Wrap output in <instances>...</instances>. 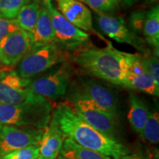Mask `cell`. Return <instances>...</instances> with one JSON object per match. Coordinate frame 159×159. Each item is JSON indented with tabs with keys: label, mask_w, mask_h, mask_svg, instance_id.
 I'll use <instances>...</instances> for the list:
<instances>
[{
	"label": "cell",
	"mask_w": 159,
	"mask_h": 159,
	"mask_svg": "<svg viewBox=\"0 0 159 159\" xmlns=\"http://www.w3.org/2000/svg\"><path fill=\"white\" fill-rule=\"evenodd\" d=\"M32 49L55 42V33L49 10L41 7L39 19L32 33Z\"/></svg>",
	"instance_id": "cell-15"
},
{
	"label": "cell",
	"mask_w": 159,
	"mask_h": 159,
	"mask_svg": "<svg viewBox=\"0 0 159 159\" xmlns=\"http://www.w3.org/2000/svg\"><path fill=\"white\" fill-rule=\"evenodd\" d=\"M31 81L30 78L20 77L16 71L0 75V103L19 105L44 99L30 91Z\"/></svg>",
	"instance_id": "cell-7"
},
{
	"label": "cell",
	"mask_w": 159,
	"mask_h": 159,
	"mask_svg": "<svg viewBox=\"0 0 159 159\" xmlns=\"http://www.w3.org/2000/svg\"><path fill=\"white\" fill-rule=\"evenodd\" d=\"M119 159H152V156L146 152L138 151L136 152H130Z\"/></svg>",
	"instance_id": "cell-29"
},
{
	"label": "cell",
	"mask_w": 159,
	"mask_h": 159,
	"mask_svg": "<svg viewBox=\"0 0 159 159\" xmlns=\"http://www.w3.org/2000/svg\"><path fill=\"white\" fill-rule=\"evenodd\" d=\"M68 52L56 43L32 49L18 63L16 71L23 78H30L64 62Z\"/></svg>",
	"instance_id": "cell-5"
},
{
	"label": "cell",
	"mask_w": 159,
	"mask_h": 159,
	"mask_svg": "<svg viewBox=\"0 0 159 159\" xmlns=\"http://www.w3.org/2000/svg\"><path fill=\"white\" fill-rule=\"evenodd\" d=\"M124 87L141 91L153 96L158 97L159 95V84L147 71L139 75L128 74Z\"/></svg>",
	"instance_id": "cell-19"
},
{
	"label": "cell",
	"mask_w": 159,
	"mask_h": 159,
	"mask_svg": "<svg viewBox=\"0 0 159 159\" xmlns=\"http://www.w3.org/2000/svg\"><path fill=\"white\" fill-rule=\"evenodd\" d=\"M141 138L152 144H156L158 143L159 114L158 111H150Z\"/></svg>",
	"instance_id": "cell-21"
},
{
	"label": "cell",
	"mask_w": 159,
	"mask_h": 159,
	"mask_svg": "<svg viewBox=\"0 0 159 159\" xmlns=\"http://www.w3.org/2000/svg\"><path fill=\"white\" fill-rule=\"evenodd\" d=\"M38 159H39V158H38Z\"/></svg>",
	"instance_id": "cell-36"
},
{
	"label": "cell",
	"mask_w": 159,
	"mask_h": 159,
	"mask_svg": "<svg viewBox=\"0 0 159 159\" xmlns=\"http://www.w3.org/2000/svg\"><path fill=\"white\" fill-rule=\"evenodd\" d=\"M143 35L147 44L154 49L159 47V5L158 4L151 7L146 12V16L143 27Z\"/></svg>",
	"instance_id": "cell-18"
},
{
	"label": "cell",
	"mask_w": 159,
	"mask_h": 159,
	"mask_svg": "<svg viewBox=\"0 0 159 159\" xmlns=\"http://www.w3.org/2000/svg\"><path fill=\"white\" fill-rule=\"evenodd\" d=\"M59 12L67 21L84 32H94L91 13L77 0H56Z\"/></svg>",
	"instance_id": "cell-13"
},
{
	"label": "cell",
	"mask_w": 159,
	"mask_h": 159,
	"mask_svg": "<svg viewBox=\"0 0 159 159\" xmlns=\"http://www.w3.org/2000/svg\"><path fill=\"white\" fill-rule=\"evenodd\" d=\"M83 94L101 109L118 119L119 109L117 99L112 91L102 83L92 80H82L79 84L75 83Z\"/></svg>",
	"instance_id": "cell-12"
},
{
	"label": "cell",
	"mask_w": 159,
	"mask_h": 159,
	"mask_svg": "<svg viewBox=\"0 0 159 159\" xmlns=\"http://www.w3.org/2000/svg\"><path fill=\"white\" fill-rule=\"evenodd\" d=\"M146 16V12L143 11H136L130 14L129 20V28L136 35L142 34L143 27Z\"/></svg>",
	"instance_id": "cell-26"
},
{
	"label": "cell",
	"mask_w": 159,
	"mask_h": 159,
	"mask_svg": "<svg viewBox=\"0 0 159 159\" xmlns=\"http://www.w3.org/2000/svg\"><path fill=\"white\" fill-rule=\"evenodd\" d=\"M141 57H142V55L131 63L128 69V74L132 75H142L146 71L144 67L143 66L142 62H141Z\"/></svg>",
	"instance_id": "cell-28"
},
{
	"label": "cell",
	"mask_w": 159,
	"mask_h": 159,
	"mask_svg": "<svg viewBox=\"0 0 159 159\" xmlns=\"http://www.w3.org/2000/svg\"><path fill=\"white\" fill-rule=\"evenodd\" d=\"M31 49L30 35L23 30H18L0 42V62L7 66H13Z\"/></svg>",
	"instance_id": "cell-11"
},
{
	"label": "cell",
	"mask_w": 159,
	"mask_h": 159,
	"mask_svg": "<svg viewBox=\"0 0 159 159\" xmlns=\"http://www.w3.org/2000/svg\"><path fill=\"white\" fill-rule=\"evenodd\" d=\"M139 0H122V2H124L125 5L128 6V7H130V6L134 5L135 3L137 2Z\"/></svg>",
	"instance_id": "cell-32"
},
{
	"label": "cell",
	"mask_w": 159,
	"mask_h": 159,
	"mask_svg": "<svg viewBox=\"0 0 159 159\" xmlns=\"http://www.w3.org/2000/svg\"><path fill=\"white\" fill-rule=\"evenodd\" d=\"M39 156V146H30L0 156V159H38Z\"/></svg>",
	"instance_id": "cell-23"
},
{
	"label": "cell",
	"mask_w": 159,
	"mask_h": 159,
	"mask_svg": "<svg viewBox=\"0 0 159 159\" xmlns=\"http://www.w3.org/2000/svg\"><path fill=\"white\" fill-rule=\"evenodd\" d=\"M55 159H66V158H63V156H60V155H58V156Z\"/></svg>",
	"instance_id": "cell-34"
},
{
	"label": "cell",
	"mask_w": 159,
	"mask_h": 159,
	"mask_svg": "<svg viewBox=\"0 0 159 159\" xmlns=\"http://www.w3.org/2000/svg\"><path fill=\"white\" fill-rule=\"evenodd\" d=\"M152 159H159V152L158 149L155 150L153 155H152Z\"/></svg>",
	"instance_id": "cell-33"
},
{
	"label": "cell",
	"mask_w": 159,
	"mask_h": 159,
	"mask_svg": "<svg viewBox=\"0 0 159 159\" xmlns=\"http://www.w3.org/2000/svg\"><path fill=\"white\" fill-rule=\"evenodd\" d=\"M50 13L55 33V43L65 50H77L85 47L89 35L67 21L52 5L47 7Z\"/></svg>",
	"instance_id": "cell-9"
},
{
	"label": "cell",
	"mask_w": 159,
	"mask_h": 159,
	"mask_svg": "<svg viewBox=\"0 0 159 159\" xmlns=\"http://www.w3.org/2000/svg\"><path fill=\"white\" fill-rule=\"evenodd\" d=\"M34 3H36L40 7H48L49 6L52 5V0H32Z\"/></svg>",
	"instance_id": "cell-30"
},
{
	"label": "cell",
	"mask_w": 159,
	"mask_h": 159,
	"mask_svg": "<svg viewBox=\"0 0 159 159\" xmlns=\"http://www.w3.org/2000/svg\"><path fill=\"white\" fill-rule=\"evenodd\" d=\"M158 2V0H144V6H151L152 5H157Z\"/></svg>",
	"instance_id": "cell-31"
},
{
	"label": "cell",
	"mask_w": 159,
	"mask_h": 159,
	"mask_svg": "<svg viewBox=\"0 0 159 159\" xmlns=\"http://www.w3.org/2000/svg\"><path fill=\"white\" fill-rule=\"evenodd\" d=\"M43 130L0 125V156L11 151L39 146Z\"/></svg>",
	"instance_id": "cell-10"
},
{
	"label": "cell",
	"mask_w": 159,
	"mask_h": 159,
	"mask_svg": "<svg viewBox=\"0 0 159 159\" xmlns=\"http://www.w3.org/2000/svg\"><path fill=\"white\" fill-rule=\"evenodd\" d=\"M70 69L69 65H63L59 69L32 80L29 85L30 91L47 100H55L63 97L68 91Z\"/></svg>",
	"instance_id": "cell-6"
},
{
	"label": "cell",
	"mask_w": 159,
	"mask_h": 159,
	"mask_svg": "<svg viewBox=\"0 0 159 159\" xmlns=\"http://www.w3.org/2000/svg\"><path fill=\"white\" fill-rule=\"evenodd\" d=\"M141 62L145 70L152 77L156 82L159 84V61L158 55L149 54L141 57Z\"/></svg>",
	"instance_id": "cell-24"
},
{
	"label": "cell",
	"mask_w": 159,
	"mask_h": 159,
	"mask_svg": "<svg viewBox=\"0 0 159 159\" xmlns=\"http://www.w3.org/2000/svg\"><path fill=\"white\" fill-rule=\"evenodd\" d=\"M149 113L150 110L144 101L137 95L131 93L129 97L128 119L131 128L140 137L148 120Z\"/></svg>",
	"instance_id": "cell-16"
},
{
	"label": "cell",
	"mask_w": 159,
	"mask_h": 159,
	"mask_svg": "<svg viewBox=\"0 0 159 159\" xmlns=\"http://www.w3.org/2000/svg\"><path fill=\"white\" fill-rule=\"evenodd\" d=\"M69 99V104L83 120L106 136L118 141V119L97 106L75 84L71 85Z\"/></svg>",
	"instance_id": "cell-4"
},
{
	"label": "cell",
	"mask_w": 159,
	"mask_h": 159,
	"mask_svg": "<svg viewBox=\"0 0 159 159\" xmlns=\"http://www.w3.org/2000/svg\"><path fill=\"white\" fill-rule=\"evenodd\" d=\"M52 118L66 138L83 148L112 159H119L130 152L125 144L106 136L83 120L68 102L57 104L52 112Z\"/></svg>",
	"instance_id": "cell-1"
},
{
	"label": "cell",
	"mask_w": 159,
	"mask_h": 159,
	"mask_svg": "<svg viewBox=\"0 0 159 159\" xmlns=\"http://www.w3.org/2000/svg\"><path fill=\"white\" fill-rule=\"evenodd\" d=\"M60 156L66 159H112L97 151L85 148L69 138H65Z\"/></svg>",
	"instance_id": "cell-17"
},
{
	"label": "cell",
	"mask_w": 159,
	"mask_h": 159,
	"mask_svg": "<svg viewBox=\"0 0 159 159\" xmlns=\"http://www.w3.org/2000/svg\"><path fill=\"white\" fill-rule=\"evenodd\" d=\"M81 1H84V0H81Z\"/></svg>",
	"instance_id": "cell-35"
},
{
	"label": "cell",
	"mask_w": 159,
	"mask_h": 159,
	"mask_svg": "<svg viewBox=\"0 0 159 159\" xmlns=\"http://www.w3.org/2000/svg\"><path fill=\"white\" fill-rule=\"evenodd\" d=\"M52 106L43 99L19 105L0 103V125L44 129L52 119Z\"/></svg>",
	"instance_id": "cell-3"
},
{
	"label": "cell",
	"mask_w": 159,
	"mask_h": 159,
	"mask_svg": "<svg viewBox=\"0 0 159 159\" xmlns=\"http://www.w3.org/2000/svg\"><path fill=\"white\" fill-rule=\"evenodd\" d=\"M66 137L61 132L52 118L48 126L43 130L39 144V159H55L60 151Z\"/></svg>",
	"instance_id": "cell-14"
},
{
	"label": "cell",
	"mask_w": 159,
	"mask_h": 159,
	"mask_svg": "<svg viewBox=\"0 0 159 159\" xmlns=\"http://www.w3.org/2000/svg\"><path fill=\"white\" fill-rule=\"evenodd\" d=\"M83 2L99 13H105L115 9L119 0H84Z\"/></svg>",
	"instance_id": "cell-25"
},
{
	"label": "cell",
	"mask_w": 159,
	"mask_h": 159,
	"mask_svg": "<svg viewBox=\"0 0 159 159\" xmlns=\"http://www.w3.org/2000/svg\"><path fill=\"white\" fill-rule=\"evenodd\" d=\"M97 23L101 31L111 39L119 43H128L144 53V55L150 54L144 40L128 27L122 17L106 13H98Z\"/></svg>",
	"instance_id": "cell-8"
},
{
	"label": "cell",
	"mask_w": 159,
	"mask_h": 159,
	"mask_svg": "<svg viewBox=\"0 0 159 159\" xmlns=\"http://www.w3.org/2000/svg\"><path fill=\"white\" fill-rule=\"evenodd\" d=\"M40 10L41 7L38 4L34 2L29 3L23 6L15 19L20 28L27 32L30 35L34 31L36 25Z\"/></svg>",
	"instance_id": "cell-20"
},
{
	"label": "cell",
	"mask_w": 159,
	"mask_h": 159,
	"mask_svg": "<svg viewBox=\"0 0 159 159\" xmlns=\"http://www.w3.org/2000/svg\"><path fill=\"white\" fill-rule=\"evenodd\" d=\"M141 56L116 49L83 47L75 51L73 61L84 72L114 85L124 86L131 63Z\"/></svg>",
	"instance_id": "cell-2"
},
{
	"label": "cell",
	"mask_w": 159,
	"mask_h": 159,
	"mask_svg": "<svg viewBox=\"0 0 159 159\" xmlns=\"http://www.w3.org/2000/svg\"><path fill=\"white\" fill-rule=\"evenodd\" d=\"M21 29L16 19H6L0 18V42L13 32Z\"/></svg>",
	"instance_id": "cell-27"
},
{
	"label": "cell",
	"mask_w": 159,
	"mask_h": 159,
	"mask_svg": "<svg viewBox=\"0 0 159 159\" xmlns=\"http://www.w3.org/2000/svg\"><path fill=\"white\" fill-rule=\"evenodd\" d=\"M31 0H0V18L15 19L23 6Z\"/></svg>",
	"instance_id": "cell-22"
}]
</instances>
